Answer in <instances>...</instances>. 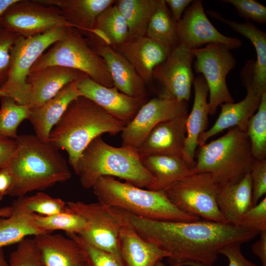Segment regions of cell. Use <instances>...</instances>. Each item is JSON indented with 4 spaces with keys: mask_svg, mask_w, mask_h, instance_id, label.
Listing matches in <instances>:
<instances>
[{
    "mask_svg": "<svg viewBox=\"0 0 266 266\" xmlns=\"http://www.w3.org/2000/svg\"><path fill=\"white\" fill-rule=\"evenodd\" d=\"M122 225L169 254V266H184L189 261L213 265L220 251L233 243L252 240L259 232L227 223L205 220L193 222L156 221L111 208Z\"/></svg>",
    "mask_w": 266,
    "mask_h": 266,
    "instance_id": "obj_1",
    "label": "cell"
},
{
    "mask_svg": "<svg viewBox=\"0 0 266 266\" xmlns=\"http://www.w3.org/2000/svg\"><path fill=\"white\" fill-rule=\"evenodd\" d=\"M15 140L17 148L7 166L12 178L8 195L24 197L71 178L66 159L51 143L28 134L18 135Z\"/></svg>",
    "mask_w": 266,
    "mask_h": 266,
    "instance_id": "obj_2",
    "label": "cell"
},
{
    "mask_svg": "<svg viewBox=\"0 0 266 266\" xmlns=\"http://www.w3.org/2000/svg\"><path fill=\"white\" fill-rule=\"evenodd\" d=\"M126 125L91 100L80 96L72 101L51 131L49 143L66 151L75 170L81 154L90 142L103 133L115 135Z\"/></svg>",
    "mask_w": 266,
    "mask_h": 266,
    "instance_id": "obj_3",
    "label": "cell"
},
{
    "mask_svg": "<svg viewBox=\"0 0 266 266\" xmlns=\"http://www.w3.org/2000/svg\"><path fill=\"white\" fill-rule=\"evenodd\" d=\"M74 172L79 176L81 185L87 189L92 188L102 176L117 177L147 189L154 182L136 149L112 146L100 136L93 140L82 152Z\"/></svg>",
    "mask_w": 266,
    "mask_h": 266,
    "instance_id": "obj_4",
    "label": "cell"
},
{
    "mask_svg": "<svg viewBox=\"0 0 266 266\" xmlns=\"http://www.w3.org/2000/svg\"><path fill=\"white\" fill-rule=\"evenodd\" d=\"M92 188L99 202L143 218L176 222L200 220L179 210L163 192L143 189L113 177H100Z\"/></svg>",
    "mask_w": 266,
    "mask_h": 266,
    "instance_id": "obj_5",
    "label": "cell"
},
{
    "mask_svg": "<svg viewBox=\"0 0 266 266\" xmlns=\"http://www.w3.org/2000/svg\"><path fill=\"white\" fill-rule=\"evenodd\" d=\"M245 132L231 128L222 136L200 146L192 173H209L222 185L240 181L249 173L254 160Z\"/></svg>",
    "mask_w": 266,
    "mask_h": 266,
    "instance_id": "obj_6",
    "label": "cell"
},
{
    "mask_svg": "<svg viewBox=\"0 0 266 266\" xmlns=\"http://www.w3.org/2000/svg\"><path fill=\"white\" fill-rule=\"evenodd\" d=\"M52 66L78 70L96 83L113 87L107 66L77 29L68 27L65 36L54 43L35 62L30 73Z\"/></svg>",
    "mask_w": 266,
    "mask_h": 266,
    "instance_id": "obj_7",
    "label": "cell"
},
{
    "mask_svg": "<svg viewBox=\"0 0 266 266\" xmlns=\"http://www.w3.org/2000/svg\"><path fill=\"white\" fill-rule=\"evenodd\" d=\"M68 27L58 28L29 37L19 35L11 49L8 77L0 88V98L8 97L26 105L29 93L27 79L38 59L65 36Z\"/></svg>",
    "mask_w": 266,
    "mask_h": 266,
    "instance_id": "obj_8",
    "label": "cell"
},
{
    "mask_svg": "<svg viewBox=\"0 0 266 266\" xmlns=\"http://www.w3.org/2000/svg\"><path fill=\"white\" fill-rule=\"evenodd\" d=\"M218 188L209 173H193L163 192L177 209L188 215L226 223L216 203Z\"/></svg>",
    "mask_w": 266,
    "mask_h": 266,
    "instance_id": "obj_9",
    "label": "cell"
},
{
    "mask_svg": "<svg viewBox=\"0 0 266 266\" xmlns=\"http://www.w3.org/2000/svg\"><path fill=\"white\" fill-rule=\"evenodd\" d=\"M191 51L195 59L193 67L197 73L201 74L207 83L209 114L214 115L222 104L234 102L226 77L235 66L236 60L230 50L220 43H209Z\"/></svg>",
    "mask_w": 266,
    "mask_h": 266,
    "instance_id": "obj_10",
    "label": "cell"
},
{
    "mask_svg": "<svg viewBox=\"0 0 266 266\" xmlns=\"http://www.w3.org/2000/svg\"><path fill=\"white\" fill-rule=\"evenodd\" d=\"M61 27H71L60 10L37 0H18L0 18V28L25 37Z\"/></svg>",
    "mask_w": 266,
    "mask_h": 266,
    "instance_id": "obj_11",
    "label": "cell"
},
{
    "mask_svg": "<svg viewBox=\"0 0 266 266\" xmlns=\"http://www.w3.org/2000/svg\"><path fill=\"white\" fill-rule=\"evenodd\" d=\"M66 203L68 208L81 217L86 223L85 231L79 235L94 246L122 260L119 238L123 225L110 208L99 201L86 203L69 201Z\"/></svg>",
    "mask_w": 266,
    "mask_h": 266,
    "instance_id": "obj_12",
    "label": "cell"
},
{
    "mask_svg": "<svg viewBox=\"0 0 266 266\" xmlns=\"http://www.w3.org/2000/svg\"><path fill=\"white\" fill-rule=\"evenodd\" d=\"M188 101L155 97L146 101L121 133L122 146L137 149L159 123L187 114Z\"/></svg>",
    "mask_w": 266,
    "mask_h": 266,
    "instance_id": "obj_13",
    "label": "cell"
},
{
    "mask_svg": "<svg viewBox=\"0 0 266 266\" xmlns=\"http://www.w3.org/2000/svg\"><path fill=\"white\" fill-rule=\"evenodd\" d=\"M194 59L191 50L183 45L178 44L172 48L167 58L153 73V79L160 87L159 97L188 102L195 78Z\"/></svg>",
    "mask_w": 266,
    "mask_h": 266,
    "instance_id": "obj_14",
    "label": "cell"
},
{
    "mask_svg": "<svg viewBox=\"0 0 266 266\" xmlns=\"http://www.w3.org/2000/svg\"><path fill=\"white\" fill-rule=\"evenodd\" d=\"M177 33L178 44L191 50L212 43L223 44L229 50L242 45L240 39L227 36L214 27L205 13L200 0H193L177 22Z\"/></svg>",
    "mask_w": 266,
    "mask_h": 266,
    "instance_id": "obj_15",
    "label": "cell"
},
{
    "mask_svg": "<svg viewBox=\"0 0 266 266\" xmlns=\"http://www.w3.org/2000/svg\"><path fill=\"white\" fill-rule=\"evenodd\" d=\"M254 64L253 60L248 61L241 71L240 78L247 90L246 97L238 102L224 103L220 106L221 110L214 125L199 136L200 146L227 129L236 127L246 132L248 122L258 110L262 99V95L251 85Z\"/></svg>",
    "mask_w": 266,
    "mask_h": 266,
    "instance_id": "obj_16",
    "label": "cell"
},
{
    "mask_svg": "<svg viewBox=\"0 0 266 266\" xmlns=\"http://www.w3.org/2000/svg\"><path fill=\"white\" fill-rule=\"evenodd\" d=\"M86 35L90 46L105 62L113 86L129 96L146 100L145 83L129 62L93 33H89Z\"/></svg>",
    "mask_w": 266,
    "mask_h": 266,
    "instance_id": "obj_17",
    "label": "cell"
},
{
    "mask_svg": "<svg viewBox=\"0 0 266 266\" xmlns=\"http://www.w3.org/2000/svg\"><path fill=\"white\" fill-rule=\"evenodd\" d=\"M77 89L81 96L91 100L113 117L126 124L146 101V100L129 96L114 86L101 85L86 74L78 80Z\"/></svg>",
    "mask_w": 266,
    "mask_h": 266,
    "instance_id": "obj_18",
    "label": "cell"
},
{
    "mask_svg": "<svg viewBox=\"0 0 266 266\" xmlns=\"http://www.w3.org/2000/svg\"><path fill=\"white\" fill-rule=\"evenodd\" d=\"M112 47L129 62L145 83L153 80L154 70L167 58L172 49L146 36Z\"/></svg>",
    "mask_w": 266,
    "mask_h": 266,
    "instance_id": "obj_19",
    "label": "cell"
},
{
    "mask_svg": "<svg viewBox=\"0 0 266 266\" xmlns=\"http://www.w3.org/2000/svg\"><path fill=\"white\" fill-rule=\"evenodd\" d=\"M84 75L78 70L58 66H47L30 73L27 79L29 93L26 105L31 109L41 106L66 85Z\"/></svg>",
    "mask_w": 266,
    "mask_h": 266,
    "instance_id": "obj_20",
    "label": "cell"
},
{
    "mask_svg": "<svg viewBox=\"0 0 266 266\" xmlns=\"http://www.w3.org/2000/svg\"><path fill=\"white\" fill-rule=\"evenodd\" d=\"M187 116L186 114L157 124L136 149L139 156L166 154L182 156Z\"/></svg>",
    "mask_w": 266,
    "mask_h": 266,
    "instance_id": "obj_21",
    "label": "cell"
},
{
    "mask_svg": "<svg viewBox=\"0 0 266 266\" xmlns=\"http://www.w3.org/2000/svg\"><path fill=\"white\" fill-rule=\"evenodd\" d=\"M78 80L66 85L41 106L31 109L28 120L33 127L35 135L40 141L49 142L50 134L53 127L69 104L81 96L77 89Z\"/></svg>",
    "mask_w": 266,
    "mask_h": 266,
    "instance_id": "obj_22",
    "label": "cell"
},
{
    "mask_svg": "<svg viewBox=\"0 0 266 266\" xmlns=\"http://www.w3.org/2000/svg\"><path fill=\"white\" fill-rule=\"evenodd\" d=\"M193 85L195 97L192 110L186 119V135L182 157L191 166L195 165L194 157L199 136L206 131L208 123L209 108L207 100L208 88L201 75L194 78Z\"/></svg>",
    "mask_w": 266,
    "mask_h": 266,
    "instance_id": "obj_23",
    "label": "cell"
},
{
    "mask_svg": "<svg viewBox=\"0 0 266 266\" xmlns=\"http://www.w3.org/2000/svg\"><path fill=\"white\" fill-rule=\"evenodd\" d=\"M45 266H88L84 252L73 239L46 233L33 236Z\"/></svg>",
    "mask_w": 266,
    "mask_h": 266,
    "instance_id": "obj_24",
    "label": "cell"
},
{
    "mask_svg": "<svg viewBox=\"0 0 266 266\" xmlns=\"http://www.w3.org/2000/svg\"><path fill=\"white\" fill-rule=\"evenodd\" d=\"M216 200L226 223L239 227L243 215L253 206L250 173L237 182L218 185Z\"/></svg>",
    "mask_w": 266,
    "mask_h": 266,
    "instance_id": "obj_25",
    "label": "cell"
},
{
    "mask_svg": "<svg viewBox=\"0 0 266 266\" xmlns=\"http://www.w3.org/2000/svg\"><path fill=\"white\" fill-rule=\"evenodd\" d=\"M39 3L55 6L71 27L81 33L91 32L100 13L114 4L115 0H37Z\"/></svg>",
    "mask_w": 266,
    "mask_h": 266,
    "instance_id": "obj_26",
    "label": "cell"
},
{
    "mask_svg": "<svg viewBox=\"0 0 266 266\" xmlns=\"http://www.w3.org/2000/svg\"><path fill=\"white\" fill-rule=\"evenodd\" d=\"M119 249L125 266H155L169 254L123 225L119 233Z\"/></svg>",
    "mask_w": 266,
    "mask_h": 266,
    "instance_id": "obj_27",
    "label": "cell"
},
{
    "mask_svg": "<svg viewBox=\"0 0 266 266\" xmlns=\"http://www.w3.org/2000/svg\"><path fill=\"white\" fill-rule=\"evenodd\" d=\"M140 160L154 179L148 190L163 192L174 183L193 173L191 166L182 157L174 155L139 156Z\"/></svg>",
    "mask_w": 266,
    "mask_h": 266,
    "instance_id": "obj_28",
    "label": "cell"
},
{
    "mask_svg": "<svg viewBox=\"0 0 266 266\" xmlns=\"http://www.w3.org/2000/svg\"><path fill=\"white\" fill-rule=\"evenodd\" d=\"M211 17L227 24L231 29L249 39L256 51L251 80L253 89L261 95L266 93V33L249 21L240 23L223 17L219 13L206 10Z\"/></svg>",
    "mask_w": 266,
    "mask_h": 266,
    "instance_id": "obj_29",
    "label": "cell"
},
{
    "mask_svg": "<svg viewBox=\"0 0 266 266\" xmlns=\"http://www.w3.org/2000/svg\"><path fill=\"white\" fill-rule=\"evenodd\" d=\"M11 207L12 214L8 217L0 218V248L18 243L28 236L46 233L37 226L34 213L25 212Z\"/></svg>",
    "mask_w": 266,
    "mask_h": 266,
    "instance_id": "obj_30",
    "label": "cell"
},
{
    "mask_svg": "<svg viewBox=\"0 0 266 266\" xmlns=\"http://www.w3.org/2000/svg\"><path fill=\"white\" fill-rule=\"evenodd\" d=\"M158 0H117L115 5L125 17L128 28L127 41L145 36Z\"/></svg>",
    "mask_w": 266,
    "mask_h": 266,
    "instance_id": "obj_31",
    "label": "cell"
},
{
    "mask_svg": "<svg viewBox=\"0 0 266 266\" xmlns=\"http://www.w3.org/2000/svg\"><path fill=\"white\" fill-rule=\"evenodd\" d=\"M90 32L111 47L121 44L128 39L127 22L115 3L100 13Z\"/></svg>",
    "mask_w": 266,
    "mask_h": 266,
    "instance_id": "obj_32",
    "label": "cell"
},
{
    "mask_svg": "<svg viewBox=\"0 0 266 266\" xmlns=\"http://www.w3.org/2000/svg\"><path fill=\"white\" fill-rule=\"evenodd\" d=\"M145 36L173 48L178 44L177 22L165 0H158Z\"/></svg>",
    "mask_w": 266,
    "mask_h": 266,
    "instance_id": "obj_33",
    "label": "cell"
},
{
    "mask_svg": "<svg viewBox=\"0 0 266 266\" xmlns=\"http://www.w3.org/2000/svg\"><path fill=\"white\" fill-rule=\"evenodd\" d=\"M11 206L21 211L44 216H50L68 211L66 202L38 192L31 196L17 198Z\"/></svg>",
    "mask_w": 266,
    "mask_h": 266,
    "instance_id": "obj_34",
    "label": "cell"
},
{
    "mask_svg": "<svg viewBox=\"0 0 266 266\" xmlns=\"http://www.w3.org/2000/svg\"><path fill=\"white\" fill-rule=\"evenodd\" d=\"M0 135L15 139L18 128L23 120L28 119L31 108L11 98H0Z\"/></svg>",
    "mask_w": 266,
    "mask_h": 266,
    "instance_id": "obj_35",
    "label": "cell"
},
{
    "mask_svg": "<svg viewBox=\"0 0 266 266\" xmlns=\"http://www.w3.org/2000/svg\"><path fill=\"white\" fill-rule=\"evenodd\" d=\"M34 218L37 226L45 233L61 230L66 233L80 235L87 227L84 219L69 209L66 212L50 216L34 213Z\"/></svg>",
    "mask_w": 266,
    "mask_h": 266,
    "instance_id": "obj_36",
    "label": "cell"
},
{
    "mask_svg": "<svg viewBox=\"0 0 266 266\" xmlns=\"http://www.w3.org/2000/svg\"><path fill=\"white\" fill-rule=\"evenodd\" d=\"M246 133L254 159L266 158V93L262 95L258 110L250 119Z\"/></svg>",
    "mask_w": 266,
    "mask_h": 266,
    "instance_id": "obj_37",
    "label": "cell"
},
{
    "mask_svg": "<svg viewBox=\"0 0 266 266\" xmlns=\"http://www.w3.org/2000/svg\"><path fill=\"white\" fill-rule=\"evenodd\" d=\"M11 253L9 266H45L41 251L34 238H25Z\"/></svg>",
    "mask_w": 266,
    "mask_h": 266,
    "instance_id": "obj_38",
    "label": "cell"
},
{
    "mask_svg": "<svg viewBox=\"0 0 266 266\" xmlns=\"http://www.w3.org/2000/svg\"><path fill=\"white\" fill-rule=\"evenodd\" d=\"M81 247L88 266H125L122 260L113 254L100 249L88 242L80 235L66 233Z\"/></svg>",
    "mask_w": 266,
    "mask_h": 266,
    "instance_id": "obj_39",
    "label": "cell"
},
{
    "mask_svg": "<svg viewBox=\"0 0 266 266\" xmlns=\"http://www.w3.org/2000/svg\"><path fill=\"white\" fill-rule=\"evenodd\" d=\"M225 3L233 5L239 15L247 21L250 20L259 24L266 23V7L255 0H223Z\"/></svg>",
    "mask_w": 266,
    "mask_h": 266,
    "instance_id": "obj_40",
    "label": "cell"
},
{
    "mask_svg": "<svg viewBox=\"0 0 266 266\" xmlns=\"http://www.w3.org/2000/svg\"><path fill=\"white\" fill-rule=\"evenodd\" d=\"M19 35L0 28V88L7 80L11 49Z\"/></svg>",
    "mask_w": 266,
    "mask_h": 266,
    "instance_id": "obj_41",
    "label": "cell"
},
{
    "mask_svg": "<svg viewBox=\"0 0 266 266\" xmlns=\"http://www.w3.org/2000/svg\"><path fill=\"white\" fill-rule=\"evenodd\" d=\"M249 173L252 185V203L254 206L266 193V159H254Z\"/></svg>",
    "mask_w": 266,
    "mask_h": 266,
    "instance_id": "obj_42",
    "label": "cell"
},
{
    "mask_svg": "<svg viewBox=\"0 0 266 266\" xmlns=\"http://www.w3.org/2000/svg\"><path fill=\"white\" fill-rule=\"evenodd\" d=\"M239 227L259 233L266 231V198L249 209L242 216Z\"/></svg>",
    "mask_w": 266,
    "mask_h": 266,
    "instance_id": "obj_43",
    "label": "cell"
},
{
    "mask_svg": "<svg viewBox=\"0 0 266 266\" xmlns=\"http://www.w3.org/2000/svg\"><path fill=\"white\" fill-rule=\"evenodd\" d=\"M241 244L239 243L228 244L221 249L220 254L227 257L228 266H257L243 255L240 249Z\"/></svg>",
    "mask_w": 266,
    "mask_h": 266,
    "instance_id": "obj_44",
    "label": "cell"
},
{
    "mask_svg": "<svg viewBox=\"0 0 266 266\" xmlns=\"http://www.w3.org/2000/svg\"><path fill=\"white\" fill-rule=\"evenodd\" d=\"M16 148L15 139L0 135V169L8 166Z\"/></svg>",
    "mask_w": 266,
    "mask_h": 266,
    "instance_id": "obj_45",
    "label": "cell"
},
{
    "mask_svg": "<svg viewBox=\"0 0 266 266\" xmlns=\"http://www.w3.org/2000/svg\"><path fill=\"white\" fill-rule=\"evenodd\" d=\"M165 1L176 22L181 19L185 9L193 1L192 0H165Z\"/></svg>",
    "mask_w": 266,
    "mask_h": 266,
    "instance_id": "obj_46",
    "label": "cell"
},
{
    "mask_svg": "<svg viewBox=\"0 0 266 266\" xmlns=\"http://www.w3.org/2000/svg\"><path fill=\"white\" fill-rule=\"evenodd\" d=\"M259 239L252 245V252L257 255L262 263L266 266V231L260 232Z\"/></svg>",
    "mask_w": 266,
    "mask_h": 266,
    "instance_id": "obj_47",
    "label": "cell"
},
{
    "mask_svg": "<svg viewBox=\"0 0 266 266\" xmlns=\"http://www.w3.org/2000/svg\"><path fill=\"white\" fill-rule=\"evenodd\" d=\"M12 183V178L8 167L0 169V195H7Z\"/></svg>",
    "mask_w": 266,
    "mask_h": 266,
    "instance_id": "obj_48",
    "label": "cell"
},
{
    "mask_svg": "<svg viewBox=\"0 0 266 266\" xmlns=\"http://www.w3.org/2000/svg\"><path fill=\"white\" fill-rule=\"evenodd\" d=\"M18 0H0V18L6 10Z\"/></svg>",
    "mask_w": 266,
    "mask_h": 266,
    "instance_id": "obj_49",
    "label": "cell"
},
{
    "mask_svg": "<svg viewBox=\"0 0 266 266\" xmlns=\"http://www.w3.org/2000/svg\"><path fill=\"white\" fill-rule=\"evenodd\" d=\"M12 208L11 206H7L0 208V218H6L12 214Z\"/></svg>",
    "mask_w": 266,
    "mask_h": 266,
    "instance_id": "obj_50",
    "label": "cell"
},
{
    "mask_svg": "<svg viewBox=\"0 0 266 266\" xmlns=\"http://www.w3.org/2000/svg\"><path fill=\"white\" fill-rule=\"evenodd\" d=\"M0 266H9L5 258L3 248H0Z\"/></svg>",
    "mask_w": 266,
    "mask_h": 266,
    "instance_id": "obj_51",
    "label": "cell"
},
{
    "mask_svg": "<svg viewBox=\"0 0 266 266\" xmlns=\"http://www.w3.org/2000/svg\"><path fill=\"white\" fill-rule=\"evenodd\" d=\"M184 266H214L213 265H209L201 263L198 262L189 261L185 264Z\"/></svg>",
    "mask_w": 266,
    "mask_h": 266,
    "instance_id": "obj_52",
    "label": "cell"
},
{
    "mask_svg": "<svg viewBox=\"0 0 266 266\" xmlns=\"http://www.w3.org/2000/svg\"><path fill=\"white\" fill-rule=\"evenodd\" d=\"M155 266H166L161 261L159 262Z\"/></svg>",
    "mask_w": 266,
    "mask_h": 266,
    "instance_id": "obj_53",
    "label": "cell"
},
{
    "mask_svg": "<svg viewBox=\"0 0 266 266\" xmlns=\"http://www.w3.org/2000/svg\"><path fill=\"white\" fill-rule=\"evenodd\" d=\"M3 196L0 195V201L2 200Z\"/></svg>",
    "mask_w": 266,
    "mask_h": 266,
    "instance_id": "obj_54",
    "label": "cell"
}]
</instances>
